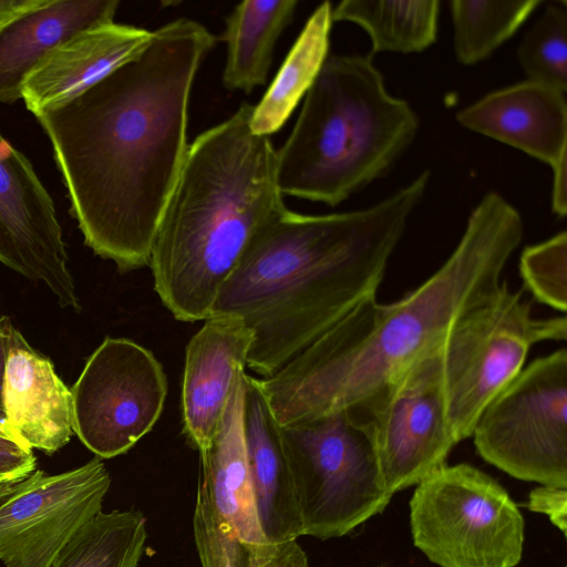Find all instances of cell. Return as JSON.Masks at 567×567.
I'll return each mask as SVG.
<instances>
[{
	"instance_id": "obj_13",
	"label": "cell",
	"mask_w": 567,
	"mask_h": 567,
	"mask_svg": "<svg viewBox=\"0 0 567 567\" xmlns=\"http://www.w3.org/2000/svg\"><path fill=\"white\" fill-rule=\"evenodd\" d=\"M110 486L99 457L59 474L35 470L0 505V561L4 567H49L102 511Z\"/></svg>"
},
{
	"instance_id": "obj_18",
	"label": "cell",
	"mask_w": 567,
	"mask_h": 567,
	"mask_svg": "<svg viewBox=\"0 0 567 567\" xmlns=\"http://www.w3.org/2000/svg\"><path fill=\"white\" fill-rule=\"evenodd\" d=\"M4 430L27 447L53 454L72 435L71 391L53 363L13 328L6 362Z\"/></svg>"
},
{
	"instance_id": "obj_11",
	"label": "cell",
	"mask_w": 567,
	"mask_h": 567,
	"mask_svg": "<svg viewBox=\"0 0 567 567\" xmlns=\"http://www.w3.org/2000/svg\"><path fill=\"white\" fill-rule=\"evenodd\" d=\"M442 342L355 409L368 420L382 478L393 495L443 467L457 444L446 415Z\"/></svg>"
},
{
	"instance_id": "obj_20",
	"label": "cell",
	"mask_w": 567,
	"mask_h": 567,
	"mask_svg": "<svg viewBox=\"0 0 567 567\" xmlns=\"http://www.w3.org/2000/svg\"><path fill=\"white\" fill-rule=\"evenodd\" d=\"M243 426L248 473L260 525L272 543L303 536L280 425L257 379L245 373Z\"/></svg>"
},
{
	"instance_id": "obj_4",
	"label": "cell",
	"mask_w": 567,
	"mask_h": 567,
	"mask_svg": "<svg viewBox=\"0 0 567 567\" xmlns=\"http://www.w3.org/2000/svg\"><path fill=\"white\" fill-rule=\"evenodd\" d=\"M244 102L197 135L164 209L150 267L154 289L175 319L206 320L255 234L284 212L277 150L251 128Z\"/></svg>"
},
{
	"instance_id": "obj_16",
	"label": "cell",
	"mask_w": 567,
	"mask_h": 567,
	"mask_svg": "<svg viewBox=\"0 0 567 567\" xmlns=\"http://www.w3.org/2000/svg\"><path fill=\"white\" fill-rule=\"evenodd\" d=\"M118 0H0V103L22 100L28 74L59 43L114 21Z\"/></svg>"
},
{
	"instance_id": "obj_17",
	"label": "cell",
	"mask_w": 567,
	"mask_h": 567,
	"mask_svg": "<svg viewBox=\"0 0 567 567\" xmlns=\"http://www.w3.org/2000/svg\"><path fill=\"white\" fill-rule=\"evenodd\" d=\"M152 35L144 28L114 21L74 33L25 78L21 89L25 107L35 116L73 100L137 55Z\"/></svg>"
},
{
	"instance_id": "obj_22",
	"label": "cell",
	"mask_w": 567,
	"mask_h": 567,
	"mask_svg": "<svg viewBox=\"0 0 567 567\" xmlns=\"http://www.w3.org/2000/svg\"><path fill=\"white\" fill-rule=\"evenodd\" d=\"M331 11L328 1L316 8L269 89L254 105L251 128L256 134L270 137L278 132L315 82L328 58Z\"/></svg>"
},
{
	"instance_id": "obj_14",
	"label": "cell",
	"mask_w": 567,
	"mask_h": 567,
	"mask_svg": "<svg viewBox=\"0 0 567 567\" xmlns=\"http://www.w3.org/2000/svg\"><path fill=\"white\" fill-rule=\"evenodd\" d=\"M52 197L28 157L0 134V262L81 309Z\"/></svg>"
},
{
	"instance_id": "obj_21",
	"label": "cell",
	"mask_w": 567,
	"mask_h": 567,
	"mask_svg": "<svg viewBox=\"0 0 567 567\" xmlns=\"http://www.w3.org/2000/svg\"><path fill=\"white\" fill-rule=\"evenodd\" d=\"M297 6L296 0H247L234 7L220 34L226 45L221 75L226 90L250 93L266 84L275 47L292 23Z\"/></svg>"
},
{
	"instance_id": "obj_5",
	"label": "cell",
	"mask_w": 567,
	"mask_h": 567,
	"mask_svg": "<svg viewBox=\"0 0 567 567\" xmlns=\"http://www.w3.org/2000/svg\"><path fill=\"white\" fill-rule=\"evenodd\" d=\"M417 130V115L389 93L370 56L328 55L277 151L280 193L338 206L383 176Z\"/></svg>"
},
{
	"instance_id": "obj_2",
	"label": "cell",
	"mask_w": 567,
	"mask_h": 567,
	"mask_svg": "<svg viewBox=\"0 0 567 567\" xmlns=\"http://www.w3.org/2000/svg\"><path fill=\"white\" fill-rule=\"evenodd\" d=\"M429 182L430 172L423 171L359 210L302 215L286 208L255 234L210 316L238 317L251 329L247 365L252 371L270 378L375 297Z\"/></svg>"
},
{
	"instance_id": "obj_29",
	"label": "cell",
	"mask_w": 567,
	"mask_h": 567,
	"mask_svg": "<svg viewBox=\"0 0 567 567\" xmlns=\"http://www.w3.org/2000/svg\"><path fill=\"white\" fill-rule=\"evenodd\" d=\"M35 470L37 458L31 449H0V481L22 480Z\"/></svg>"
},
{
	"instance_id": "obj_3",
	"label": "cell",
	"mask_w": 567,
	"mask_h": 567,
	"mask_svg": "<svg viewBox=\"0 0 567 567\" xmlns=\"http://www.w3.org/2000/svg\"><path fill=\"white\" fill-rule=\"evenodd\" d=\"M523 236L519 212L498 193L485 194L455 249L423 284L391 303L362 301L277 373L257 379L278 424L368 402L498 289Z\"/></svg>"
},
{
	"instance_id": "obj_10",
	"label": "cell",
	"mask_w": 567,
	"mask_h": 567,
	"mask_svg": "<svg viewBox=\"0 0 567 567\" xmlns=\"http://www.w3.org/2000/svg\"><path fill=\"white\" fill-rule=\"evenodd\" d=\"M472 436L508 475L567 488V351L537 358L488 403Z\"/></svg>"
},
{
	"instance_id": "obj_1",
	"label": "cell",
	"mask_w": 567,
	"mask_h": 567,
	"mask_svg": "<svg viewBox=\"0 0 567 567\" xmlns=\"http://www.w3.org/2000/svg\"><path fill=\"white\" fill-rule=\"evenodd\" d=\"M215 44L202 23L178 18L89 90L35 115L84 244L121 272L150 266L189 146L193 83Z\"/></svg>"
},
{
	"instance_id": "obj_27",
	"label": "cell",
	"mask_w": 567,
	"mask_h": 567,
	"mask_svg": "<svg viewBox=\"0 0 567 567\" xmlns=\"http://www.w3.org/2000/svg\"><path fill=\"white\" fill-rule=\"evenodd\" d=\"M525 287L536 300L553 309H567V234L527 246L519 259Z\"/></svg>"
},
{
	"instance_id": "obj_7",
	"label": "cell",
	"mask_w": 567,
	"mask_h": 567,
	"mask_svg": "<svg viewBox=\"0 0 567 567\" xmlns=\"http://www.w3.org/2000/svg\"><path fill=\"white\" fill-rule=\"evenodd\" d=\"M565 316L535 318L507 282L464 312L442 342L447 422L456 443L472 436L488 403L522 371L529 349L565 341Z\"/></svg>"
},
{
	"instance_id": "obj_25",
	"label": "cell",
	"mask_w": 567,
	"mask_h": 567,
	"mask_svg": "<svg viewBox=\"0 0 567 567\" xmlns=\"http://www.w3.org/2000/svg\"><path fill=\"white\" fill-rule=\"evenodd\" d=\"M540 3L539 0L451 1L453 45L458 63L474 65L487 59Z\"/></svg>"
},
{
	"instance_id": "obj_23",
	"label": "cell",
	"mask_w": 567,
	"mask_h": 567,
	"mask_svg": "<svg viewBox=\"0 0 567 567\" xmlns=\"http://www.w3.org/2000/svg\"><path fill=\"white\" fill-rule=\"evenodd\" d=\"M440 1L343 0L332 21H349L369 35L373 53H419L437 37Z\"/></svg>"
},
{
	"instance_id": "obj_12",
	"label": "cell",
	"mask_w": 567,
	"mask_h": 567,
	"mask_svg": "<svg viewBox=\"0 0 567 567\" xmlns=\"http://www.w3.org/2000/svg\"><path fill=\"white\" fill-rule=\"evenodd\" d=\"M70 391L73 432L99 458H112L156 424L167 379L150 350L130 339L106 337Z\"/></svg>"
},
{
	"instance_id": "obj_9",
	"label": "cell",
	"mask_w": 567,
	"mask_h": 567,
	"mask_svg": "<svg viewBox=\"0 0 567 567\" xmlns=\"http://www.w3.org/2000/svg\"><path fill=\"white\" fill-rule=\"evenodd\" d=\"M245 370L234 381L210 446L199 455L193 530L202 567H308L297 540L262 532L251 489L243 426Z\"/></svg>"
},
{
	"instance_id": "obj_24",
	"label": "cell",
	"mask_w": 567,
	"mask_h": 567,
	"mask_svg": "<svg viewBox=\"0 0 567 567\" xmlns=\"http://www.w3.org/2000/svg\"><path fill=\"white\" fill-rule=\"evenodd\" d=\"M146 538L142 512L101 511L72 536L49 567H138Z\"/></svg>"
},
{
	"instance_id": "obj_30",
	"label": "cell",
	"mask_w": 567,
	"mask_h": 567,
	"mask_svg": "<svg viewBox=\"0 0 567 567\" xmlns=\"http://www.w3.org/2000/svg\"><path fill=\"white\" fill-rule=\"evenodd\" d=\"M553 169L551 209L558 217L567 213V156L563 157Z\"/></svg>"
},
{
	"instance_id": "obj_19",
	"label": "cell",
	"mask_w": 567,
	"mask_h": 567,
	"mask_svg": "<svg viewBox=\"0 0 567 567\" xmlns=\"http://www.w3.org/2000/svg\"><path fill=\"white\" fill-rule=\"evenodd\" d=\"M458 124L555 167L567 156L565 94L525 81L488 93L456 114Z\"/></svg>"
},
{
	"instance_id": "obj_8",
	"label": "cell",
	"mask_w": 567,
	"mask_h": 567,
	"mask_svg": "<svg viewBox=\"0 0 567 567\" xmlns=\"http://www.w3.org/2000/svg\"><path fill=\"white\" fill-rule=\"evenodd\" d=\"M414 546L440 567H516L524 517L506 489L481 470L445 464L410 499Z\"/></svg>"
},
{
	"instance_id": "obj_31",
	"label": "cell",
	"mask_w": 567,
	"mask_h": 567,
	"mask_svg": "<svg viewBox=\"0 0 567 567\" xmlns=\"http://www.w3.org/2000/svg\"><path fill=\"white\" fill-rule=\"evenodd\" d=\"M13 324L8 316H0V427L4 430V411L2 403V386L6 362L9 352V341Z\"/></svg>"
},
{
	"instance_id": "obj_33",
	"label": "cell",
	"mask_w": 567,
	"mask_h": 567,
	"mask_svg": "<svg viewBox=\"0 0 567 567\" xmlns=\"http://www.w3.org/2000/svg\"><path fill=\"white\" fill-rule=\"evenodd\" d=\"M27 447L13 439L6 430L0 427V449Z\"/></svg>"
},
{
	"instance_id": "obj_26",
	"label": "cell",
	"mask_w": 567,
	"mask_h": 567,
	"mask_svg": "<svg viewBox=\"0 0 567 567\" xmlns=\"http://www.w3.org/2000/svg\"><path fill=\"white\" fill-rule=\"evenodd\" d=\"M529 81L567 91V3L555 1L525 34L517 51Z\"/></svg>"
},
{
	"instance_id": "obj_15",
	"label": "cell",
	"mask_w": 567,
	"mask_h": 567,
	"mask_svg": "<svg viewBox=\"0 0 567 567\" xmlns=\"http://www.w3.org/2000/svg\"><path fill=\"white\" fill-rule=\"evenodd\" d=\"M254 340L238 317L213 316L192 337L182 384L184 434L203 455L213 441L237 373L245 370Z\"/></svg>"
},
{
	"instance_id": "obj_28",
	"label": "cell",
	"mask_w": 567,
	"mask_h": 567,
	"mask_svg": "<svg viewBox=\"0 0 567 567\" xmlns=\"http://www.w3.org/2000/svg\"><path fill=\"white\" fill-rule=\"evenodd\" d=\"M529 511L545 514L554 526L566 536L567 488L542 485L534 488L525 505Z\"/></svg>"
},
{
	"instance_id": "obj_6",
	"label": "cell",
	"mask_w": 567,
	"mask_h": 567,
	"mask_svg": "<svg viewBox=\"0 0 567 567\" xmlns=\"http://www.w3.org/2000/svg\"><path fill=\"white\" fill-rule=\"evenodd\" d=\"M280 431L303 535L321 540L344 536L389 505L393 494L361 411H338Z\"/></svg>"
},
{
	"instance_id": "obj_32",
	"label": "cell",
	"mask_w": 567,
	"mask_h": 567,
	"mask_svg": "<svg viewBox=\"0 0 567 567\" xmlns=\"http://www.w3.org/2000/svg\"><path fill=\"white\" fill-rule=\"evenodd\" d=\"M25 478L0 481V505L18 489Z\"/></svg>"
}]
</instances>
